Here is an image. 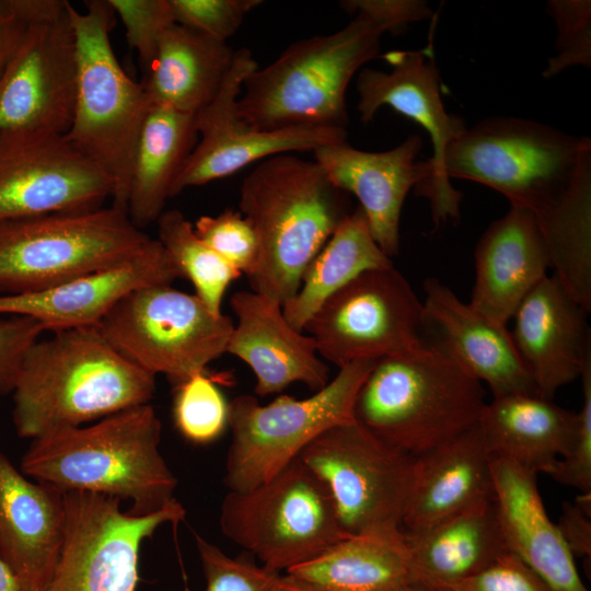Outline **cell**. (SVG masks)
Wrapping results in <instances>:
<instances>
[{
  "instance_id": "obj_1",
  "label": "cell",
  "mask_w": 591,
  "mask_h": 591,
  "mask_svg": "<svg viewBox=\"0 0 591 591\" xmlns=\"http://www.w3.org/2000/svg\"><path fill=\"white\" fill-rule=\"evenodd\" d=\"M451 178L486 185L528 210L551 268L569 296L591 311V139L522 117L482 119L447 149Z\"/></svg>"
},
{
  "instance_id": "obj_2",
  "label": "cell",
  "mask_w": 591,
  "mask_h": 591,
  "mask_svg": "<svg viewBox=\"0 0 591 591\" xmlns=\"http://www.w3.org/2000/svg\"><path fill=\"white\" fill-rule=\"evenodd\" d=\"M155 375L123 356L97 326L53 332L25 351L13 393L20 437L82 426L149 404Z\"/></svg>"
},
{
  "instance_id": "obj_3",
  "label": "cell",
  "mask_w": 591,
  "mask_h": 591,
  "mask_svg": "<svg viewBox=\"0 0 591 591\" xmlns=\"http://www.w3.org/2000/svg\"><path fill=\"white\" fill-rule=\"evenodd\" d=\"M161 421L149 405L106 416L91 426L54 430L33 439L21 470L61 491L130 500L135 515L174 502L177 479L160 453Z\"/></svg>"
},
{
  "instance_id": "obj_4",
  "label": "cell",
  "mask_w": 591,
  "mask_h": 591,
  "mask_svg": "<svg viewBox=\"0 0 591 591\" xmlns=\"http://www.w3.org/2000/svg\"><path fill=\"white\" fill-rule=\"evenodd\" d=\"M240 212L252 223L259 258L247 277L251 290L280 305L343 219L348 194L314 160L281 153L260 161L240 187Z\"/></svg>"
},
{
  "instance_id": "obj_5",
  "label": "cell",
  "mask_w": 591,
  "mask_h": 591,
  "mask_svg": "<svg viewBox=\"0 0 591 591\" xmlns=\"http://www.w3.org/2000/svg\"><path fill=\"white\" fill-rule=\"evenodd\" d=\"M343 28L289 45L245 79L236 102L240 118L258 130L346 129V91L376 57L387 26L358 11Z\"/></svg>"
},
{
  "instance_id": "obj_6",
  "label": "cell",
  "mask_w": 591,
  "mask_h": 591,
  "mask_svg": "<svg viewBox=\"0 0 591 591\" xmlns=\"http://www.w3.org/2000/svg\"><path fill=\"white\" fill-rule=\"evenodd\" d=\"M486 403L478 380L425 343L375 360L357 393L354 419L417 456L474 427Z\"/></svg>"
},
{
  "instance_id": "obj_7",
  "label": "cell",
  "mask_w": 591,
  "mask_h": 591,
  "mask_svg": "<svg viewBox=\"0 0 591 591\" xmlns=\"http://www.w3.org/2000/svg\"><path fill=\"white\" fill-rule=\"evenodd\" d=\"M71 5L78 80L67 141L112 181L111 206L127 211L134 151L152 103L141 83L120 66L112 43L115 13L107 0Z\"/></svg>"
},
{
  "instance_id": "obj_8",
  "label": "cell",
  "mask_w": 591,
  "mask_h": 591,
  "mask_svg": "<svg viewBox=\"0 0 591 591\" xmlns=\"http://www.w3.org/2000/svg\"><path fill=\"white\" fill-rule=\"evenodd\" d=\"M152 239L116 207L0 223V294L44 290L114 266Z\"/></svg>"
},
{
  "instance_id": "obj_9",
  "label": "cell",
  "mask_w": 591,
  "mask_h": 591,
  "mask_svg": "<svg viewBox=\"0 0 591 591\" xmlns=\"http://www.w3.org/2000/svg\"><path fill=\"white\" fill-rule=\"evenodd\" d=\"M220 528L275 572H287L348 536L325 486L299 457L264 483L229 490Z\"/></svg>"
},
{
  "instance_id": "obj_10",
  "label": "cell",
  "mask_w": 591,
  "mask_h": 591,
  "mask_svg": "<svg viewBox=\"0 0 591 591\" xmlns=\"http://www.w3.org/2000/svg\"><path fill=\"white\" fill-rule=\"evenodd\" d=\"M375 360H359L310 397L280 395L262 405L252 395L229 402L231 443L224 484L245 490L264 483L294 461L302 450L331 427L354 420L357 393Z\"/></svg>"
},
{
  "instance_id": "obj_11",
  "label": "cell",
  "mask_w": 591,
  "mask_h": 591,
  "mask_svg": "<svg viewBox=\"0 0 591 591\" xmlns=\"http://www.w3.org/2000/svg\"><path fill=\"white\" fill-rule=\"evenodd\" d=\"M97 327L123 356L176 386L227 352L234 324L195 293L161 283L126 294Z\"/></svg>"
},
{
  "instance_id": "obj_12",
  "label": "cell",
  "mask_w": 591,
  "mask_h": 591,
  "mask_svg": "<svg viewBox=\"0 0 591 591\" xmlns=\"http://www.w3.org/2000/svg\"><path fill=\"white\" fill-rule=\"evenodd\" d=\"M298 457L325 486L346 534L399 530L414 456L354 419L321 433Z\"/></svg>"
},
{
  "instance_id": "obj_13",
  "label": "cell",
  "mask_w": 591,
  "mask_h": 591,
  "mask_svg": "<svg viewBox=\"0 0 591 591\" xmlns=\"http://www.w3.org/2000/svg\"><path fill=\"white\" fill-rule=\"evenodd\" d=\"M71 5L34 0L23 38L0 76V135L68 131L78 80Z\"/></svg>"
},
{
  "instance_id": "obj_14",
  "label": "cell",
  "mask_w": 591,
  "mask_h": 591,
  "mask_svg": "<svg viewBox=\"0 0 591 591\" xmlns=\"http://www.w3.org/2000/svg\"><path fill=\"white\" fill-rule=\"evenodd\" d=\"M422 301L394 266L368 270L329 297L303 328L320 357L341 368L425 345Z\"/></svg>"
},
{
  "instance_id": "obj_15",
  "label": "cell",
  "mask_w": 591,
  "mask_h": 591,
  "mask_svg": "<svg viewBox=\"0 0 591 591\" xmlns=\"http://www.w3.org/2000/svg\"><path fill=\"white\" fill-rule=\"evenodd\" d=\"M63 500L65 543L44 591H136L142 541L185 517L177 500L147 515L123 512L119 499L101 494L68 490Z\"/></svg>"
},
{
  "instance_id": "obj_16",
  "label": "cell",
  "mask_w": 591,
  "mask_h": 591,
  "mask_svg": "<svg viewBox=\"0 0 591 591\" xmlns=\"http://www.w3.org/2000/svg\"><path fill=\"white\" fill-rule=\"evenodd\" d=\"M382 58L389 71L363 68L357 78V109L362 123L373 119L376 112L389 106L417 123L428 134L432 155L427 161L428 176L415 187L417 195L428 199L436 229L460 218L462 194L443 171L449 146L467 128L461 116L447 112L432 45L413 50H390Z\"/></svg>"
},
{
  "instance_id": "obj_17",
  "label": "cell",
  "mask_w": 591,
  "mask_h": 591,
  "mask_svg": "<svg viewBox=\"0 0 591 591\" xmlns=\"http://www.w3.org/2000/svg\"><path fill=\"white\" fill-rule=\"evenodd\" d=\"M108 176L63 135H0V223L103 207Z\"/></svg>"
},
{
  "instance_id": "obj_18",
  "label": "cell",
  "mask_w": 591,
  "mask_h": 591,
  "mask_svg": "<svg viewBox=\"0 0 591 591\" xmlns=\"http://www.w3.org/2000/svg\"><path fill=\"white\" fill-rule=\"evenodd\" d=\"M257 67L251 50L235 51L233 66L219 93L195 115L199 140L172 185L171 198L188 187L230 176L253 162L346 141V129L258 130L245 124L237 115L236 102L245 79Z\"/></svg>"
},
{
  "instance_id": "obj_19",
  "label": "cell",
  "mask_w": 591,
  "mask_h": 591,
  "mask_svg": "<svg viewBox=\"0 0 591 591\" xmlns=\"http://www.w3.org/2000/svg\"><path fill=\"white\" fill-rule=\"evenodd\" d=\"M588 313L554 275L540 281L515 310L510 336L541 396L553 399L591 360Z\"/></svg>"
},
{
  "instance_id": "obj_20",
  "label": "cell",
  "mask_w": 591,
  "mask_h": 591,
  "mask_svg": "<svg viewBox=\"0 0 591 591\" xmlns=\"http://www.w3.org/2000/svg\"><path fill=\"white\" fill-rule=\"evenodd\" d=\"M424 292L426 344L487 384L493 397L538 394L519 359L508 327L487 320L437 278L426 279Z\"/></svg>"
},
{
  "instance_id": "obj_21",
  "label": "cell",
  "mask_w": 591,
  "mask_h": 591,
  "mask_svg": "<svg viewBox=\"0 0 591 591\" xmlns=\"http://www.w3.org/2000/svg\"><path fill=\"white\" fill-rule=\"evenodd\" d=\"M182 278L157 239L114 266L28 293L0 294V314L32 317L46 331L97 326L126 294Z\"/></svg>"
},
{
  "instance_id": "obj_22",
  "label": "cell",
  "mask_w": 591,
  "mask_h": 591,
  "mask_svg": "<svg viewBox=\"0 0 591 591\" xmlns=\"http://www.w3.org/2000/svg\"><path fill=\"white\" fill-rule=\"evenodd\" d=\"M421 148V137L409 135L381 152L356 149L346 141L313 150L329 181L359 200L372 236L389 257L398 253L405 198L428 176L427 161H417Z\"/></svg>"
},
{
  "instance_id": "obj_23",
  "label": "cell",
  "mask_w": 591,
  "mask_h": 591,
  "mask_svg": "<svg viewBox=\"0 0 591 591\" xmlns=\"http://www.w3.org/2000/svg\"><path fill=\"white\" fill-rule=\"evenodd\" d=\"M230 306L236 324L227 352L252 369L256 394L279 393L297 382L316 392L329 382V368L313 338L290 325L282 305L252 290H241L232 294Z\"/></svg>"
},
{
  "instance_id": "obj_24",
  "label": "cell",
  "mask_w": 591,
  "mask_h": 591,
  "mask_svg": "<svg viewBox=\"0 0 591 591\" xmlns=\"http://www.w3.org/2000/svg\"><path fill=\"white\" fill-rule=\"evenodd\" d=\"M66 535L63 491L30 482L0 450V557L25 591H44Z\"/></svg>"
},
{
  "instance_id": "obj_25",
  "label": "cell",
  "mask_w": 591,
  "mask_h": 591,
  "mask_svg": "<svg viewBox=\"0 0 591 591\" xmlns=\"http://www.w3.org/2000/svg\"><path fill=\"white\" fill-rule=\"evenodd\" d=\"M474 258L475 280L468 304L506 327L551 268L548 250L534 217L514 206L484 231Z\"/></svg>"
},
{
  "instance_id": "obj_26",
  "label": "cell",
  "mask_w": 591,
  "mask_h": 591,
  "mask_svg": "<svg viewBox=\"0 0 591 591\" xmlns=\"http://www.w3.org/2000/svg\"><path fill=\"white\" fill-rule=\"evenodd\" d=\"M494 495L490 455L476 424L414 456L399 531L405 537L419 534Z\"/></svg>"
},
{
  "instance_id": "obj_27",
  "label": "cell",
  "mask_w": 591,
  "mask_h": 591,
  "mask_svg": "<svg viewBox=\"0 0 591 591\" xmlns=\"http://www.w3.org/2000/svg\"><path fill=\"white\" fill-rule=\"evenodd\" d=\"M494 493L509 552L553 591H589L575 557L545 510L536 473L490 455Z\"/></svg>"
},
{
  "instance_id": "obj_28",
  "label": "cell",
  "mask_w": 591,
  "mask_h": 591,
  "mask_svg": "<svg viewBox=\"0 0 591 591\" xmlns=\"http://www.w3.org/2000/svg\"><path fill=\"white\" fill-rule=\"evenodd\" d=\"M404 538L416 584L468 578L509 553L495 495Z\"/></svg>"
},
{
  "instance_id": "obj_29",
  "label": "cell",
  "mask_w": 591,
  "mask_h": 591,
  "mask_svg": "<svg viewBox=\"0 0 591 591\" xmlns=\"http://www.w3.org/2000/svg\"><path fill=\"white\" fill-rule=\"evenodd\" d=\"M577 413L538 394L493 397L478 420L489 455L546 473L565 456L577 430Z\"/></svg>"
},
{
  "instance_id": "obj_30",
  "label": "cell",
  "mask_w": 591,
  "mask_h": 591,
  "mask_svg": "<svg viewBox=\"0 0 591 591\" xmlns=\"http://www.w3.org/2000/svg\"><path fill=\"white\" fill-rule=\"evenodd\" d=\"M235 51L176 23L163 34L141 84L153 105L196 115L219 93Z\"/></svg>"
},
{
  "instance_id": "obj_31",
  "label": "cell",
  "mask_w": 591,
  "mask_h": 591,
  "mask_svg": "<svg viewBox=\"0 0 591 591\" xmlns=\"http://www.w3.org/2000/svg\"><path fill=\"white\" fill-rule=\"evenodd\" d=\"M286 575L320 591H402L413 583L399 530L348 535Z\"/></svg>"
},
{
  "instance_id": "obj_32",
  "label": "cell",
  "mask_w": 591,
  "mask_h": 591,
  "mask_svg": "<svg viewBox=\"0 0 591 591\" xmlns=\"http://www.w3.org/2000/svg\"><path fill=\"white\" fill-rule=\"evenodd\" d=\"M195 115L152 105L134 151L127 213L142 230L157 221L172 185L197 142Z\"/></svg>"
},
{
  "instance_id": "obj_33",
  "label": "cell",
  "mask_w": 591,
  "mask_h": 591,
  "mask_svg": "<svg viewBox=\"0 0 591 591\" xmlns=\"http://www.w3.org/2000/svg\"><path fill=\"white\" fill-rule=\"evenodd\" d=\"M393 266L378 245L360 207L347 215L306 266L296 294L283 305L286 320L302 331L318 308L359 275Z\"/></svg>"
},
{
  "instance_id": "obj_34",
  "label": "cell",
  "mask_w": 591,
  "mask_h": 591,
  "mask_svg": "<svg viewBox=\"0 0 591 591\" xmlns=\"http://www.w3.org/2000/svg\"><path fill=\"white\" fill-rule=\"evenodd\" d=\"M157 222V240L182 278L192 282L195 294L212 313L221 314L223 296L241 273L197 236L193 223L182 211H163Z\"/></svg>"
},
{
  "instance_id": "obj_35",
  "label": "cell",
  "mask_w": 591,
  "mask_h": 591,
  "mask_svg": "<svg viewBox=\"0 0 591 591\" xmlns=\"http://www.w3.org/2000/svg\"><path fill=\"white\" fill-rule=\"evenodd\" d=\"M205 372L176 385L173 403L178 431L187 440L200 444L216 440L229 427V402Z\"/></svg>"
},
{
  "instance_id": "obj_36",
  "label": "cell",
  "mask_w": 591,
  "mask_h": 591,
  "mask_svg": "<svg viewBox=\"0 0 591 591\" xmlns=\"http://www.w3.org/2000/svg\"><path fill=\"white\" fill-rule=\"evenodd\" d=\"M547 13L557 27L556 54L548 58L543 78L551 79L568 68L591 67V1L549 0Z\"/></svg>"
},
{
  "instance_id": "obj_37",
  "label": "cell",
  "mask_w": 591,
  "mask_h": 591,
  "mask_svg": "<svg viewBox=\"0 0 591 591\" xmlns=\"http://www.w3.org/2000/svg\"><path fill=\"white\" fill-rule=\"evenodd\" d=\"M197 236L246 277L258 263L259 243L252 223L231 209L217 216H201L193 224Z\"/></svg>"
},
{
  "instance_id": "obj_38",
  "label": "cell",
  "mask_w": 591,
  "mask_h": 591,
  "mask_svg": "<svg viewBox=\"0 0 591 591\" xmlns=\"http://www.w3.org/2000/svg\"><path fill=\"white\" fill-rule=\"evenodd\" d=\"M118 15L130 48L148 70L163 34L176 24L171 0H107Z\"/></svg>"
},
{
  "instance_id": "obj_39",
  "label": "cell",
  "mask_w": 591,
  "mask_h": 591,
  "mask_svg": "<svg viewBox=\"0 0 591 591\" xmlns=\"http://www.w3.org/2000/svg\"><path fill=\"white\" fill-rule=\"evenodd\" d=\"M206 591H273L279 577L243 557H230L218 546L195 534Z\"/></svg>"
},
{
  "instance_id": "obj_40",
  "label": "cell",
  "mask_w": 591,
  "mask_h": 591,
  "mask_svg": "<svg viewBox=\"0 0 591 591\" xmlns=\"http://www.w3.org/2000/svg\"><path fill=\"white\" fill-rule=\"evenodd\" d=\"M177 24L218 42L236 33L260 0H171Z\"/></svg>"
},
{
  "instance_id": "obj_41",
  "label": "cell",
  "mask_w": 591,
  "mask_h": 591,
  "mask_svg": "<svg viewBox=\"0 0 591 591\" xmlns=\"http://www.w3.org/2000/svg\"><path fill=\"white\" fill-rule=\"evenodd\" d=\"M582 406L577 413V430L568 453L557 460L545 474L571 486L581 494H591V360L580 375Z\"/></svg>"
},
{
  "instance_id": "obj_42",
  "label": "cell",
  "mask_w": 591,
  "mask_h": 591,
  "mask_svg": "<svg viewBox=\"0 0 591 591\" xmlns=\"http://www.w3.org/2000/svg\"><path fill=\"white\" fill-rule=\"evenodd\" d=\"M419 586L427 591H553L511 552L468 578Z\"/></svg>"
},
{
  "instance_id": "obj_43",
  "label": "cell",
  "mask_w": 591,
  "mask_h": 591,
  "mask_svg": "<svg viewBox=\"0 0 591 591\" xmlns=\"http://www.w3.org/2000/svg\"><path fill=\"white\" fill-rule=\"evenodd\" d=\"M44 332V325L28 316L0 318V393L13 391L25 351Z\"/></svg>"
},
{
  "instance_id": "obj_44",
  "label": "cell",
  "mask_w": 591,
  "mask_h": 591,
  "mask_svg": "<svg viewBox=\"0 0 591 591\" xmlns=\"http://www.w3.org/2000/svg\"><path fill=\"white\" fill-rule=\"evenodd\" d=\"M339 5L354 14L361 11L378 19L391 33H401L410 23L427 20L433 11L421 0H345Z\"/></svg>"
},
{
  "instance_id": "obj_45",
  "label": "cell",
  "mask_w": 591,
  "mask_h": 591,
  "mask_svg": "<svg viewBox=\"0 0 591 591\" xmlns=\"http://www.w3.org/2000/svg\"><path fill=\"white\" fill-rule=\"evenodd\" d=\"M573 557H591V494H579L566 501L556 524Z\"/></svg>"
},
{
  "instance_id": "obj_46",
  "label": "cell",
  "mask_w": 591,
  "mask_h": 591,
  "mask_svg": "<svg viewBox=\"0 0 591 591\" xmlns=\"http://www.w3.org/2000/svg\"><path fill=\"white\" fill-rule=\"evenodd\" d=\"M34 0H0V76L31 21Z\"/></svg>"
},
{
  "instance_id": "obj_47",
  "label": "cell",
  "mask_w": 591,
  "mask_h": 591,
  "mask_svg": "<svg viewBox=\"0 0 591 591\" xmlns=\"http://www.w3.org/2000/svg\"><path fill=\"white\" fill-rule=\"evenodd\" d=\"M0 591H25L15 575L0 557Z\"/></svg>"
},
{
  "instance_id": "obj_48",
  "label": "cell",
  "mask_w": 591,
  "mask_h": 591,
  "mask_svg": "<svg viewBox=\"0 0 591 591\" xmlns=\"http://www.w3.org/2000/svg\"><path fill=\"white\" fill-rule=\"evenodd\" d=\"M273 591H320L314 588H311L290 576H279Z\"/></svg>"
},
{
  "instance_id": "obj_49",
  "label": "cell",
  "mask_w": 591,
  "mask_h": 591,
  "mask_svg": "<svg viewBox=\"0 0 591 591\" xmlns=\"http://www.w3.org/2000/svg\"><path fill=\"white\" fill-rule=\"evenodd\" d=\"M402 591H427V590L424 587L419 586V584L412 583V584L405 587Z\"/></svg>"
}]
</instances>
